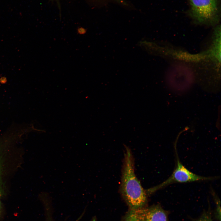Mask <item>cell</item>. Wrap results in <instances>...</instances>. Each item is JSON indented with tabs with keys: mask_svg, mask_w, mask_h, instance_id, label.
<instances>
[{
	"mask_svg": "<svg viewBox=\"0 0 221 221\" xmlns=\"http://www.w3.org/2000/svg\"><path fill=\"white\" fill-rule=\"evenodd\" d=\"M125 148L120 193L130 209L144 207L147 202V194L135 174L131 150L126 145Z\"/></svg>",
	"mask_w": 221,
	"mask_h": 221,
	"instance_id": "6da1fadb",
	"label": "cell"
},
{
	"mask_svg": "<svg viewBox=\"0 0 221 221\" xmlns=\"http://www.w3.org/2000/svg\"><path fill=\"white\" fill-rule=\"evenodd\" d=\"M189 14L197 22L212 24L218 22L219 15L217 0H188Z\"/></svg>",
	"mask_w": 221,
	"mask_h": 221,
	"instance_id": "7a4b0ae2",
	"label": "cell"
},
{
	"mask_svg": "<svg viewBox=\"0 0 221 221\" xmlns=\"http://www.w3.org/2000/svg\"><path fill=\"white\" fill-rule=\"evenodd\" d=\"M169 211L160 204L149 207L130 209L122 221H169Z\"/></svg>",
	"mask_w": 221,
	"mask_h": 221,
	"instance_id": "3957f363",
	"label": "cell"
},
{
	"mask_svg": "<svg viewBox=\"0 0 221 221\" xmlns=\"http://www.w3.org/2000/svg\"><path fill=\"white\" fill-rule=\"evenodd\" d=\"M177 158L176 167L173 173L161 184L147 190L148 194H151L159 189L174 183H186L196 181L213 180L216 177H205L195 174L186 168L181 163L176 149Z\"/></svg>",
	"mask_w": 221,
	"mask_h": 221,
	"instance_id": "277c9868",
	"label": "cell"
},
{
	"mask_svg": "<svg viewBox=\"0 0 221 221\" xmlns=\"http://www.w3.org/2000/svg\"><path fill=\"white\" fill-rule=\"evenodd\" d=\"M192 221H213L210 206H209L207 210H204L199 217L194 219Z\"/></svg>",
	"mask_w": 221,
	"mask_h": 221,
	"instance_id": "5b68a950",
	"label": "cell"
},
{
	"mask_svg": "<svg viewBox=\"0 0 221 221\" xmlns=\"http://www.w3.org/2000/svg\"><path fill=\"white\" fill-rule=\"evenodd\" d=\"M212 195L215 204V207L214 214V216L217 220L221 221L220 201L215 194L213 193Z\"/></svg>",
	"mask_w": 221,
	"mask_h": 221,
	"instance_id": "8992f818",
	"label": "cell"
},
{
	"mask_svg": "<svg viewBox=\"0 0 221 221\" xmlns=\"http://www.w3.org/2000/svg\"><path fill=\"white\" fill-rule=\"evenodd\" d=\"M77 32L79 35H83L86 33L87 30L86 29L82 27L79 28L77 29Z\"/></svg>",
	"mask_w": 221,
	"mask_h": 221,
	"instance_id": "52a82bcc",
	"label": "cell"
},
{
	"mask_svg": "<svg viewBox=\"0 0 221 221\" xmlns=\"http://www.w3.org/2000/svg\"><path fill=\"white\" fill-rule=\"evenodd\" d=\"M2 155L0 151V182L2 174Z\"/></svg>",
	"mask_w": 221,
	"mask_h": 221,
	"instance_id": "ba28073f",
	"label": "cell"
},
{
	"mask_svg": "<svg viewBox=\"0 0 221 221\" xmlns=\"http://www.w3.org/2000/svg\"><path fill=\"white\" fill-rule=\"evenodd\" d=\"M0 207H1V202H0Z\"/></svg>",
	"mask_w": 221,
	"mask_h": 221,
	"instance_id": "9c48e42d",
	"label": "cell"
},
{
	"mask_svg": "<svg viewBox=\"0 0 221 221\" xmlns=\"http://www.w3.org/2000/svg\"><path fill=\"white\" fill-rule=\"evenodd\" d=\"M92 221H95V220H92Z\"/></svg>",
	"mask_w": 221,
	"mask_h": 221,
	"instance_id": "30bf717a",
	"label": "cell"
}]
</instances>
